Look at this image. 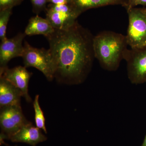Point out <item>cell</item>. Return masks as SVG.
I'll use <instances>...</instances> for the list:
<instances>
[{
	"label": "cell",
	"mask_w": 146,
	"mask_h": 146,
	"mask_svg": "<svg viewBox=\"0 0 146 146\" xmlns=\"http://www.w3.org/2000/svg\"><path fill=\"white\" fill-rule=\"evenodd\" d=\"M47 137L42 133L40 129L33 125L30 122L23 126L9 140L14 143H23L32 146L46 141Z\"/></svg>",
	"instance_id": "10"
},
{
	"label": "cell",
	"mask_w": 146,
	"mask_h": 146,
	"mask_svg": "<svg viewBox=\"0 0 146 146\" xmlns=\"http://www.w3.org/2000/svg\"><path fill=\"white\" fill-rule=\"evenodd\" d=\"M94 36L76 22L46 36L54 62V78L60 83L78 84L85 79L95 58Z\"/></svg>",
	"instance_id": "1"
},
{
	"label": "cell",
	"mask_w": 146,
	"mask_h": 146,
	"mask_svg": "<svg viewBox=\"0 0 146 146\" xmlns=\"http://www.w3.org/2000/svg\"><path fill=\"white\" fill-rule=\"evenodd\" d=\"M141 146H146V135L145 137V139H144L143 142V144H142Z\"/></svg>",
	"instance_id": "20"
},
{
	"label": "cell",
	"mask_w": 146,
	"mask_h": 146,
	"mask_svg": "<svg viewBox=\"0 0 146 146\" xmlns=\"http://www.w3.org/2000/svg\"><path fill=\"white\" fill-rule=\"evenodd\" d=\"M22 58L25 67H33L42 72L49 81L54 78L55 67L49 49L37 48L25 41Z\"/></svg>",
	"instance_id": "3"
},
{
	"label": "cell",
	"mask_w": 146,
	"mask_h": 146,
	"mask_svg": "<svg viewBox=\"0 0 146 146\" xmlns=\"http://www.w3.org/2000/svg\"></svg>",
	"instance_id": "22"
},
{
	"label": "cell",
	"mask_w": 146,
	"mask_h": 146,
	"mask_svg": "<svg viewBox=\"0 0 146 146\" xmlns=\"http://www.w3.org/2000/svg\"><path fill=\"white\" fill-rule=\"evenodd\" d=\"M46 19L55 29L65 30L77 22L82 13L72 3L54 5L50 4L46 9Z\"/></svg>",
	"instance_id": "5"
},
{
	"label": "cell",
	"mask_w": 146,
	"mask_h": 146,
	"mask_svg": "<svg viewBox=\"0 0 146 146\" xmlns=\"http://www.w3.org/2000/svg\"><path fill=\"white\" fill-rule=\"evenodd\" d=\"M93 45L95 58L109 71L118 69L128 46L125 35L111 31L102 32L94 36Z\"/></svg>",
	"instance_id": "2"
},
{
	"label": "cell",
	"mask_w": 146,
	"mask_h": 146,
	"mask_svg": "<svg viewBox=\"0 0 146 146\" xmlns=\"http://www.w3.org/2000/svg\"><path fill=\"white\" fill-rule=\"evenodd\" d=\"M145 9H146V8H145Z\"/></svg>",
	"instance_id": "21"
},
{
	"label": "cell",
	"mask_w": 146,
	"mask_h": 146,
	"mask_svg": "<svg viewBox=\"0 0 146 146\" xmlns=\"http://www.w3.org/2000/svg\"><path fill=\"white\" fill-rule=\"evenodd\" d=\"M39 95H36L33 102L35 125L36 127L39 128L40 129H42L45 133H47L46 128L45 125V117L43 111L39 105Z\"/></svg>",
	"instance_id": "14"
},
{
	"label": "cell",
	"mask_w": 146,
	"mask_h": 146,
	"mask_svg": "<svg viewBox=\"0 0 146 146\" xmlns=\"http://www.w3.org/2000/svg\"><path fill=\"white\" fill-rule=\"evenodd\" d=\"M35 13L38 14L44 10H46L48 0H30Z\"/></svg>",
	"instance_id": "16"
},
{
	"label": "cell",
	"mask_w": 146,
	"mask_h": 146,
	"mask_svg": "<svg viewBox=\"0 0 146 146\" xmlns=\"http://www.w3.org/2000/svg\"><path fill=\"white\" fill-rule=\"evenodd\" d=\"M128 0H73L72 3L82 13L92 8L110 5H121L125 7Z\"/></svg>",
	"instance_id": "13"
},
{
	"label": "cell",
	"mask_w": 146,
	"mask_h": 146,
	"mask_svg": "<svg viewBox=\"0 0 146 146\" xmlns=\"http://www.w3.org/2000/svg\"><path fill=\"white\" fill-rule=\"evenodd\" d=\"M129 25L126 35L128 45L131 48L146 47V9L133 7L127 10Z\"/></svg>",
	"instance_id": "4"
},
{
	"label": "cell",
	"mask_w": 146,
	"mask_h": 146,
	"mask_svg": "<svg viewBox=\"0 0 146 146\" xmlns=\"http://www.w3.org/2000/svg\"><path fill=\"white\" fill-rule=\"evenodd\" d=\"M138 5L146 6V0H128L127 3L125 7L127 10L129 9L135 7Z\"/></svg>",
	"instance_id": "18"
},
{
	"label": "cell",
	"mask_w": 146,
	"mask_h": 146,
	"mask_svg": "<svg viewBox=\"0 0 146 146\" xmlns=\"http://www.w3.org/2000/svg\"><path fill=\"white\" fill-rule=\"evenodd\" d=\"M1 108V142H2L3 139H9L30 122L25 117L21 105L8 106Z\"/></svg>",
	"instance_id": "6"
},
{
	"label": "cell",
	"mask_w": 146,
	"mask_h": 146,
	"mask_svg": "<svg viewBox=\"0 0 146 146\" xmlns=\"http://www.w3.org/2000/svg\"><path fill=\"white\" fill-rule=\"evenodd\" d=\"M73 0H48V3L54 5L68 4L72 3Z\"/></svg>",
	"instance_id": "19"
},
{
	"label": "cell",
	"mask_w": 146,
	"mask_h": 146,
	"mask_svg": "<svg viewBox=\"0 0 146 146\" xmlns=\"http://www.w3.org/2000/svg\"><path fill=\"white\" fill-rule=\"evenodd\" d=\"M32 75L26 68L19 66L12 69L8 67L0 69V78L7 80L20 89L27 102H32L28 93L29 82Z\"/></svg>",
	"instance_id": "8"
},
{
	"label": "cell",
	"mask_w": 146,
	"mask_h": 146,
	"mask_svg": "<svg viewBox=\"0 0 146 146\" xmlns=\"http://www.w3.org/2000/svg\"><path fill=\"white\" fill-rule=\"evenodd\" d=\"M54 30L46 18L36 15L30 19L24 33L29 36L42 35L46 37L52 33Z\"/></svg>",
	"instance_id": "12"
},
{
	"label": "cell",
	"mask_w": 146,
	"mask_h": 146,
	"mask_svg": "<svg viewBox=\"0 0 146 146\" xmlns=\"http://www.w3.org/2000/svg\"><path fill=\"white\" fill-rule=\"evenodd\" d=\"M124 59L127 63L128 78L131 83L140 84L146 81V47L128 49Z\"/></svg>",
	"instance_id": "7"
},
{
	"label": "cell",
	"mask_w": 146,
	"mask_h": 146,
	"mask_svg": "<svg viewBox=\"0 0 146 146\" xmlns=\"http://www.w3.org/2000/svg\"><path fill=\"white\" fill-rule=\"evenodd\" d=\"M23 94L20 89L5 79L0 78V107L21 105Z\"/></svg>",
	"instance_id": "11"
},
{
	"label": "cell",
	"mask_w": 146,
	"mask_h": 146,
	"mask_svg": "<svg viewBox=\"0 0 146 146\" xmlns=\"http://www.w3.org/2000/svg\"><path fill=\"white\" fill-rule=\"evenodd\" d=\"M12 8L0 10V39L1 41L7 38L6 30L9 21L12 13Z\"/></svg>",
	"instance_id": "15"
},
{
	"label": "cell",
	"mask_w": 146,
	"mask_h": 146,
	"mask_svg": "<svg viewBox=\"0 0 146 146\" xmlns=\"http://www.w3.org/2000/svg\"><path fill=\"white\" fill-rule=\"evenodd\" d=\"M23 0H0V10L19 5Z\"/></svg>",
	"instance_id": "17"
},
{
	"label": "cell",
	"mask_w": 146,
	"mask_h": 146,
	"mask_svg": "<svg viewBox=\"0 0 146 146\" xmlns=\"http://www.w3.org/2000/svg\"><path fill=\"white\" fill-rule=\"evenodd\" d=\"M26 35L19 33L13 38H6L1 41L0 46V69L7 67L11 59L21 56L24 52L23 42Z\"/></svg>",
	"instance_id": "9"
}]
</instances>
